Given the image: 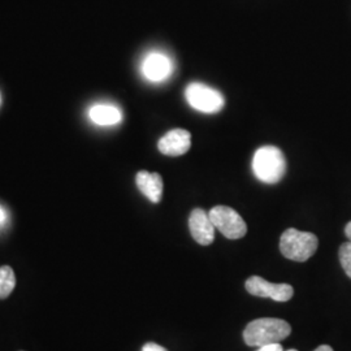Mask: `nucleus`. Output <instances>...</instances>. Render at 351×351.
<instances>
[{
    "mask_svg": "<svg viewBox=\"0 0 351 351\" xmlns=\"http://www.w3.org/2000/svg\"><path fill=\"white\" fill-rule=\"evenodd\" d=\"M291 333V326L285 320L263 317L252 320L243 330V339L246 345L261 348L267 343L280 342Z\"/></svg>",
    "mask_w": 351,
    "mask_h": 351,
    "instance_id": "nucleus-1",
    "label": "nucleus"
},
{
    "mask_svg": "<svg viewBox=\"0 0 351 351\" xmlns=\"http://www.w3.org/2000/svg\"><path fill=\"white\" fill-rule=\"evenodd\" d=\"M252 171L264 184H277L287 172V160L276 146H263L256 150L252 159Z\"/></svg>",
    "mask_w": 351,
    "mask_h": 351,
    "instance_id": "nucleus-2",
    "label": "nucleus"
},
{
    "mask_svg": "<svg viewBox=\"0 0 351 351\" xmlns=\"http://www.w3.org/2000/svg\"><path fill=\"white\" fill-rule=\"evenodd\" d=\"M319 246V239L314 233L301 232L289 228L280 239V251L290 261L306 262L314 255Z\"/></svg>",
    "mask_w": 351,
    "mask_h": 351,
    "instance_id": "nucleus-3",
    "label": "nucleus"
},
{
    "mask_svg": "<svg viewBox=\"0 0 351 351\" xmlns=\"http://www.w3.org/2000/svg\"><path fill=\"white\" fill-rule=\"evenodd\" d=\"M185 97L189 104L199 112H220L226 104V99L220 91L201 82L190 84L185 91Z\"/></svg>",
    "mask_w": 351,
    "mask_h": 351,
    "instance_id": "nucleus-4",
    "label": "nucleus"
},
{
    "mask_svg": "<svg viewBox=\"0 0 351 351\" xmlns=\"http://www.w3.org/2000/svg\"><path fill=\"white\" fill-rule=\"evenodd\" d=\"M208 215L215 229L228 239H242L247 233L245 220L236 210L228 206H215Z\"/></svg>",
    "mask_w": 351,
    "mask_h": 351,
    "instance_id": "nucleus-5",
    "label": "nucleus"
},
{
    "mask_svg": "<svg viewBox=\"0 0 351 351\" xmlns=\"http://www.w3.org/2000/svg\"><path fill=\"white\" fill-rule=\"evenodd\" d=\"M246 290L262 298H271L276 302H288L294 295V289L289 284H272L259 276H251L245 284Z\"/></svg>",
    "mask_w": 351,
    "mask_h": 351,
    "instance_id": "nucleus-6",
    "label": "nucleus"
},
{
    "mask_svg": "<svg viewBox=\"0 0 351 351\" xmlns=\"http://www.w3.org/2000/svg\"><path fill=\"white\" fill-rule=\"evenodd\" d=\"M189 229L193 239L202 246L211 245L215 239V226L210 215L202 208H195L190 213Z\"/></svg>",
    "mask_w": 351,
    "mask_h": 351,
    "instance_id": "nucleus-7",
    "label": "nucleus"
},
{
    "mask_svg": "<svg viewBox=\"0 0 351 351\" xmlns=\"http://www.w3.org/2000/svg\"><path fill=\"white\" fill-rule=\"evenodd\" d=\"M191 147V134L185 129H172L158 142V149L167 156L185 155Z\"/></svg>",
    "mask_w": 351,
    "mask_h": 351,
    "instance_id": "nucleus-8",
    "label": "nucleus"
},
{
    "mask_svg": "<svg viewBox=\"0 0 351 351\" xmlns=\"http://www.w3.org/2000/svg\"><path fill=\"white\" fill-rule=\"evenodd\" d=\"M142 72L150 81H163L172 72V62L163 53H150L142 65Z\"/></svg>",
    "mask_w": 351,
    "mask_h": 351,
    "instance_id": "nucleus-9",
    "label": "nucleus"
},
{
    "mask_svg": "<svg viewBox=\"0 0 351 351\" xmlns=\"http://www.w3.org/2000/svg\"><path fill=\"white\" fill-rule=\"evenodd\" d=\"M136 184L139 191L152 203H159L163 197V177L159 173L141 171L136 176Z\"/></svg>",
    "mask_w": 351,
    "mask_h": 351,
    "instance_id": "nucleus-10",
    "label": "nucleus"
},
{
    "mask_svg": "<svg viewBox=\"0 0 351 351\" xmlns=\"http://www.w3.org/2000/svg\"><path fill=\"white\" fill-rule=\"evenodd\" d=\"M90 119L101 126L114 125L119 124L123 119L120 110L111 104H95L90 110Z\"/></svg>",
    "mask_w": 351,
    "mask_h": 351,
    "instance_id": "nucleus-11",
    "label": "nucleus"
},
{
    "mask_svg": "<svg viewBox=\"0 0 351 351\" xmlns=\"http://www.w3.org/2000/svg\"><path fill=\"white\" fill-rule=\"evenodd\" d=\"M16 287V276L10 265L0 267V300H5L12 294Z\"/></svg>",
    "mask_w": 351,
    "mask_h": 351,
    "instance_id": "nucleus-12",
    "label": "nucleus"
},
{
    "mask_svg": "<svg viewBox=\"0 0 351 351\" xmlns=\"http://www.w3.org/2000/svg\"><path fill=\"white\" fill-rule=\"evenodd\" d=\"M339 263L342 265L345 274L351 278V242H345L341 245L339 250Z\"/></svg>",
    "mask_w": 351,
    "mask_h": 351,
    "instance_id": "nucleus-13",
    "label": "nucleus"
},
{
    "mask_svg": "<svg viewBox=\"0 0 351 351\" xmlns=\"http://www.w3.org/2000/svg\"><path fill=\"white\" fill-rule=\"evenodd\" d=\"M256 351H284V349L280 342H274V343H267V345L258 348Z\"/></svg>",
    "mask_w": 351,
    "mask_h": 351,
    "instance_id": "nucleus-14",
    "label": "nucleus"
},
{
    "mask_svg": "<svg viewBox=\"0 0 351 351\" xmlns=\"http://www.w3.org/2000/svg\"><path fill=\"white\" fill-rule=\"evenodd\" d=\"M142 351H167V349L163 348V346H160V345H158V343L147 342V343L142 348Z\"/></svg>",
    "mask_w": 351,
    "mask_h": 351,
    "instance_id": "nucleus-15",
    "label": "nucleus"
},
{
    "mask_svg": "<svg viewBox=\"0 0 351 351\" xmlns=\"http://www.w3.org/2000/svg\"><path fill=\"white\" fill-rule=\"evenodd\" d=\"M345 234H346V237H348L351 242V221L346 226V228H345Z\"/></svg>",
    "mask_w": 351,
    "mask_h": 351,
    "instance_id": "nucleus-16",
    "label": "nucleus"
},
{
    "mask_svg": "<svg viewBox=\"0 0 351 351\" xmlns=\"http://www.w3.org/2000/svg\"><path fill=\"white\" fill-rule=\"evenodd\" d=\"M315 351H333V349H332L329 345H322V346H319Z\"/></svg>",
    "mask_w": 351,
    "mask_h": 351,
    "instance_id": "nucleus-17",
    "label": "nucleus"
},
{
    "mask_svg": "<svg viewBox=\"0 0 351 351\" xmlns=\"http://www.w3.org/2000/svg\"><path fill=\"white\" fill-rule=\"evenodd\" d=\"M4 220H5V213H4V210L0 207V224H1Z\"/></svg>",
    "mask_w": 351,
    "mask_h": 351,
    "instance_id": "nucleus-18",
    "label": "nucleus"
},
{
    "mask_svg": "<svg viewBox=\"0 0 351 351\" xmlns=\"http://www.w3.org/2000/svg\"><path fill=\"white\" fill-rule=\"evenodd\" d=\"M288 351H298V350H295V349H290V350H288Z\"/></svg>",
    "mask_w": 351,
    "mask_h": 351,
    "instance_id": "nucleus-19",
    "label": "nucleus"
}]
</instances>
